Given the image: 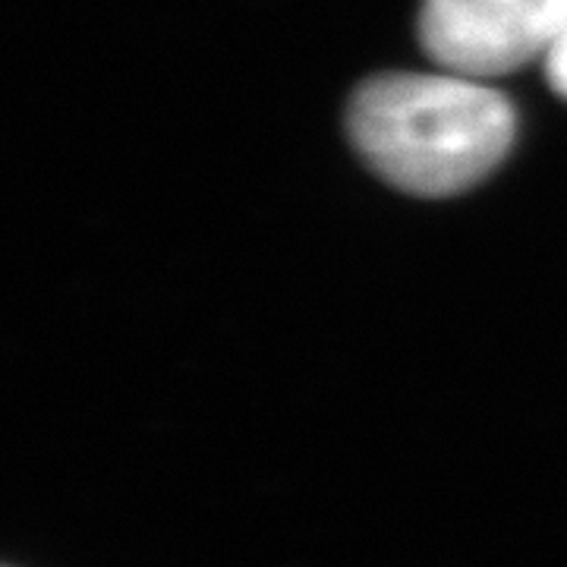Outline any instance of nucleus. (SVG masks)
Wrapping results in <instances>:
<instances>
[{"mask_svg": "<svg viewBox=\"0 0 567 567\" xmlns=\"http://www.w3.org/2000/svg\"><path fill=\"white\" fill-rule=\"evenodd\" d=\"M567 29V0H423L420 41L447 73L505 76L546 61Z\"/></svg>", "mask_w": 567, "mask_h": 567, "instance_id": "2", "label": "nucleus"}, {"mask_svg": "<svg viewBox=\"0 0 567 567\" xmlns=\"http://www.w3.org/2000/svg\"><path fill=\"white\" fill-rule=\"evenodd\" d=\"M350 142L382 181L442 199L483 183L517 133L502 92L461 73H385L365 80L347 111Z\"/></svg>", "mask_w": 567, "mask_h": 567, "instance_id": "1", "label": "nucleus"}, {"mask_svg": "<svg viewBox=\"0 0 567 567\" xmlns=\"http://www.w3.org/2000/svg\"><path fill=\"white\" fill-rule=\"evenodd\" d=\"M546 76L548 85H551L561 99H567V29L561 32V39L555 41V48L548 51Z\"/></svg>", "mask_w": 567, "mask_h": 567, "instance_id": "3", "label": "nucleus"}]
</instances>
